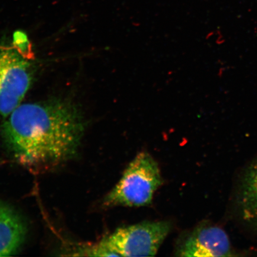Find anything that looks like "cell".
<instances>
[{
    "label": "cell",
    "mask_w": 257,
    "mask_h": 257,
    "mask_svg": "<svg viewBox=\"0 0 257 257\" xmlns=\"http://www.w3.org/2000/svg\"><path fill=\"white\" fill-rule=\"evenodd\" d=\"M26 228L14 210L0 204V256L14 254L23 243Z\"/></svg>",
    "instance_id": "6"
},
{
    "label": "cell",
    "mask_w": 257,
    "mask_h": 257,
    "mask_svg": "<svg viewBox=\"0 0 257 257\" xmlns=\"http://www.w3.org/2000/svg\"><path fill=\"white\" fill-rule=\"evenodd\" d=\"M158 164L149 153H140L124 170L120 181L104 199L105 206L140 207L152 203L162 184Z\"/></svg>",
    "instance_id": "2"
},
{
    "label": "cell",
    "mask_w": 257,
    "mask_h": 257,
    "mask_svg": "<svg viewBox=\"0 0 257 257\" xmlns=\"http://www.w3.org/2000/svg\"><path fill=\"white\" fill-rule=\"evenodd\" d=\"M232 252L226 232L220 227L205 223L186 233L176 250L179 256H231Z\"/></svg>",
    "instance_id": "5"
},
{
    "label": "cell",
    "mask_w": 257,
    "mask_h": 257,
    "mask_svg": "<svg viewBox=\"0 0 257 257\" xmlns=\"http://www.w3.org/2000/svg\"><path fill=\"white\" fill-rule=\"evenodd\" d=\"M14 46L0 44V115L8 117L21 105L31 85L30 62Z\"/></svg>",
    "instance_id": "4"
},
{
    "label": "cell",
    "mask_w": 257,
    "mask_h": 257,
    "mask_svg": "<svg viewBox=\"0 0 257 257\" xmlns=\"http://www.w3.org/2000/svg\"><path fill=\"white\" fill-rule=\"evenodd\" d=\"M6 118L2 127L6 149L20 165L35 171L71 159L85 128L80 110L62 99L22 104Z\"/></svg>",
    "instance_id": "1"
},
{
    "label": "cell",
    "mask_w": 257,
    "mask_h": 257,
    "mask_svg": "<svg viewBox=\"0 0 257 257\" xmlns=\"http://www.w3.org/2000/svg\"><path fill=\"white\" fill-rule=\"evenodd\" d=\"M13 46L18 50V52L31 60L32 58L30 42H29L27 35L23 32L17 31L14 35V42Z\"/></svg>",
    "instance_id": "8"
},
{
    "label": "cell",
    "mask_w": 257,
    "mask_h": 257,
    "mask_svg": "<svg viewBox=\"0 0 257 257\" xmlns=\"http://www.w3.org/2000/svg\"><path fill=\"white\" fill-rule=\"evenodd\" d=\"M238 204L243 219L257 226V159L243 175Z\"/></svg>",
    "instance_id": "7"
},
{
    "label": "cell",
    "mask_w": 257,
    "mask_h": 257,
    "mask_svg": "<svg viewBox=\"0 0 257 257\" xmlns=\"http://www.w3.org/2000/svg\"><path fill=\"white\" fill-rule=\"evenodd\" d=\"M171 227L168 221H144L118 228L101 241L115 256H154Z\"/></svg>",
    "instance_id": "3"
}]
</instances>
